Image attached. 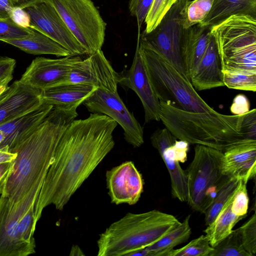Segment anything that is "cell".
<instances>
[{
  "label": "cell",
  "instance_id": "1",
  "mask_svg": "<svg viewBox=\"0 0 256 256\" xmlns=\"http://www.w3.org/2000/svg\"><path fill=\"white\" fill-rule=\"evenodd\" d=\"M117 125L110 117L97 113L68 124L57 144L35 206L36 224L47 206L53 204L56 210H63L114 148L112 134Z\"/></svg>",
  "mask_w": 256,
  "mask_h": 256
},
{
  "label": "cell",
  "instance_id": "2",
  "mask_svg": "<svg viewBox=\"0 0 256 256\" xmlns=\"http://www.w3.org/2000/svg\"><path fill=\"white\" fill-rule=\"evenodd\" d=\"M78 107H54L19 146L10 169L0 184V196L12 204L21 201L36 206L57 144L68 124L78 116Z\"/></svg>",
  "mask_w": 256,
  "mask_h": 256
},
{
  "label": "cell",
  "instance_id": "3",
  "mask_svg": "<svg viewBox=\"0 0 256 256\" xmlns=\"http://www.w3.org/2000/svg\"><path fill=\"white\" fill-rule=\"evenodd\" d=\"M160 102V119L177 139L223 152L230 146L247 140L242 127L244 114L191 112Z\"/></svg>",
  "mask_w": 256,
  "mask_h": 256
},
{
  "label": "cell",
  "instance_id": "4",
  "mask_svg": "<svg viewBox=\"0 0 256 256\" xmlns=\"http://www.w3.org/2000/svg\"><path fill=\"white\" fill-rule=\"evenodd\" d=\"M180 222L174 216L156 210L128 212L100 234L97 256H127L156 242Z\"/></svg>",
  "mask_w": 256,
  "mask_h": 256
},
{
  "label": "cell",
  "instance_id": "5",
  "mask_svg": "<svg viewBox=\"0 0 256 256\" xmlns=\"http://www.w3.org/2000/svg\"><path fill=\"white\" fill-rule=\"evenodd\" d=\"M139 44L150 84L160 101L188 112L216 111L200 96L190 80L165 57L154 50Z\"/></svg>",
  "mask_w": 256,
  "mask_h": 256
},
{
  "label": "cell",
  "instance_id": "6",
  "mask_svg": "<svg viewBox=\"0 0 256 256\" xmlns=\"http://www.w3.org/2000/svg\"><path fill=\"white\" fill-rule=\"evenodd\" d=\"M210 29L222 67L256 70V18L234 15Z\"/></svg>",
  "mask_w": 256,
  "mask_h": 256
},
{
  "label": "cell",
  "instance_id": "7",
  "mask_svg": "<svg viewBox=\"0 0 256 256\" xmlns=\"http://www.w3.org/2000/svg\"><path fill=\"white\" fill-rule=\"evenodd\" d=\"M194 150V158L186 170L187 202L192 209L204 214L228 178L222 172L223 152L200 144H196Z\"/></svg>",
  "mask_w": 256,
  "mask_h": 256
},
{
  "label": "cell",
  "instance_id": "8",
  "mask_svg": "<svg viewBox=\"0 0 256 256\" xmlns=\"http://www.w3.org/2000/svg\"><path fill=\"white\" fill-rule=\"evenodd\" d=\"M48 0L86 54L101 50L106 24L92 0Z\"/></svg>",
  "mask_w": 256,
  "mask_h": 256
},
{
  "label": "cell",
  "instance_id": "9",
  "mask_svg": "<svg viewBox=\"0 0 256 256\" xmlns=\"http://www.w3.org/2000/svg\"><path fill=\"white\" fill-rule=\"evenodd\" d=\"M190 1L178 0L154 30L148 34L143 32L138 37L140 44L160 52L187 78L182 46L186 30V8Z\"/></svg>",
  "mask_w": 256,
  "mask_h": 256
},
{
  "label": "cell",
  "instance_id": "10",
  "mask_svg": "<svg viewBox=\"0 0 256 256\" xmlns=\"http://www.w3.org/2000/svg\"><path fill=\"white\" fill-rule=\"evenodd\" d=\"M82 104L89 112L104 114L114 120L122 128L125 140L133 147L138 148L144 144L143 128L127 108L118 91L96 88Z\"/></svg>",
  "mask_w": 256,
  "mask_h": 256
},
{
  "label": "cell",
  "instance_id": "11",
  "mask_svg": "<svg viewBox=\"0 0 256 256\" xmlns=\"http://www.w3.org/2000/svg\"><path fill=\"white\" fill-rule=\"evenodd\" d=\"M30 20V28L46 35L68 50L72 56L86 51L69 30L52 4L44 0L24 8Z\"/></svg>",
  "mask_w": 256,
  "mask_h": 256
},
{
  "label": "cell",
  "instance_id": "12",
  "mask_svg": "<svg viewBox=\"0 0 256 256\" xmlns=\"http://www.w3.org/2000/svg\"><path fill=\"white\" fill-rule=\"evenodd\" d=\"M118 84L134 91L140 98L144 112L146 122L160 121V106L158 98L150 84L146 67L140 53L139 41L129 70L118 73Z\"/></svg>",
  "mask_w": 256,
  "mask_h": 256
},
{
  "label": "cell",
  "instance_id": "13",
  "mask_svg": "<svg viewBox=\"0 0 256 256\" xmlns=\"http://www.w3.org/2000/svg\"><path fill=\"white\" fill-rule=\"evenodd\" d=\"M81 60L78 56L58 59L36 58L19 80L41 90L65 84L72 69Z\"/></svg>",
  "mask_w": 256,
  "mask_h": 256
},
{
  "label": "cell",
  "instance_id": "14",
  "mask_svg": "<svg viewBox=\"0 0 256 256\" xmlns=\"http://www.w3.org/2000/svg\"><path fill=\"white\" fill-rule=\"evenodd\" d=\"M65 84H84L110 92H117L118 74L101 50L78 62Z\"/></svg>",
  "mask_w": 256,
  "mask_h": 256
},
{
  "label": "cell",
  "instance_id": "15",
  "mask_svg": "<svg viewBox=\"0 0 256 256\" xmlns=\"http://www.w3.org/2000/svg\"><path fill=\"white\" fill-rule=\"evenodd\" d=\"M106 178L112 203L133 205L139 200L144 182L133 162L126 161L107 170Z\"/></svg>",
  "mask_w": 256,
  "mask_h": 256
},
{
  "label": "cell",
  "instance_id": "16",
  "mask_svg": "<svg viewBox=\"0 0 256 256\" xmlns=\"http://www.w3.org/2000/svg\"><path fill=\"white\" fill-rule=\"evenodd\" d=\"M150 140L152 146L162 158L169 172L172 197L182 202H187L186 172L174 158L173 145L177 138L165 128L154 132Z\"/></svg>",
  "mask_w": 256,
  "mask_h": 256
},
{
  "label": "cell",
  "instance_id": "17",
  "mask_svg": "<svg viewBox=\"0 0 256 256\" xmlns=\"http://www.w3.org/2000/svg\"><path fill=\"white\" fill-rule=\"evenodd\" d=\"M42 91L19 80L7 86L0 94V124L40 105Z\"/></svg>",
  "mask_w": 256,
  "mask_h": 256
},
{
  "label": "cell",
  "instance_id": "18",
  "mask_svg": "<svg viewBox=\"0 0 256 256\" xmlns=\"http://www.w3.org/2000/svg\"><path fill=\"white\" fill-rule=\"evenodd\" d=\"M256 170V140H246L232 145L224 152L222 174L247 184L254 178Z\"/></svg>",
  "mask_w": 256,
  "mask_h": 256
},
{
  "label": "cell",
  "instance_id": "19",
  "mask_svg": "<svg viewBox=\"0 0 256 256\" xmlns=\"http://www.w3.org/2000/svg\"><path fill=\"white\" fill-rule=\"evenodd\" d=\"M52 105L42 103L37 108L10 121L0 124L4 136L0 148L8 146L16 152L19 146L36 129L53 108Z\"/></svg>",
  "mask_w": 256,
  "mask_h": 256
},
{
  "label": "cell",
  "instance_id": "20",
  "mask_svg": "<svg viewBox=\"0 0 256 256\" xmlns=\"http://www.w3.org/2000/svg\"><path fill=\"white\" fill-rule=\"evenodd\" d=\"M222 70V60L210 33L206 50L190 76V82L196 90L224 86Z\"/></svg>",
  "mask_w": 256,
  "mask_h": 256
},
{
  "label": "cell",
  "instance_id": "21",
  "mask_svg": "<svg viewBox=\"0 0 256 256\" xmlns=\"http://www.w3.org/2000/svg\"><path fill=\"white\" fill-rule=\"evenodd\" d=\"M210 36V29L198 24L186 30L182 53L186 76L190 80L206 50Z\"/></svg>",
  "mask_w": 256,
  "mask_h": 256
},
{
  "label": "cell",
  "instance_id": "22",
  "mask_svg": "<svg viewBox=\"0 0 256 256\" xmlns=\"http://www.w3.org/2000/svg\"><path fill=\"white\" fill-rule=\"evenodd\" d=\"M96 88L84 84H63L42 90V100L54 107L78 106Z\"/></svg>",
  "mask_w": 256,
  "mask_h": 256
},
{
  "label": "cell",
  "instance_id": "23",
  "mask_svg": "<svg viewBox=\"0 0 256 256\" xmlns=\"http://www.w3.org/2000/svg\"><path fill=\"white\" fill-rule=\"evenodd\" d=\"M237 14L256 18V0H214L210 12L198 24L210 28Z\"/></svg>",
  "mask_w": 256,
  "mask_h": 256
},
{
  "label": "cell",
  "instance_id": "24",
  "mask_svg": "<svg viewBox=\"0 0 256 256\" xmlns=\"http://www.w3.org/2000/svg\"><path fill=\"white\" fill-rule=\"evenodd\" d=\"M3 42L30 54H52L64 57L72 56L70 52L60 44L35 30L32 34L25 38L5 40Z\"/></svg>",
  "mask_w": 256,
  "mask_h": 256
},
{
  "label": "cell",
  "instance_id": "25",
  "mask_svg": "<svg viewBox=\"0 0 256 256\" xmlns=\"http://www.w3.org/2000/svg\"><path fill=\"white\" fill-rule=\"evenodd\" d=\"M232 195L214 221L207 226L208 227L204 230L206 236L212 247L228 236L232 232L234 226L244 218L237 216L232 212L231 209Z\"/></svg>",
  "mask_w": 256,
  "mask_h": 256
},
{
  "label": "cell",
  "instance_id": "26",
  "mask_svg": "<svg viewBox=\"0 0 256 256\" xmlns=\"http://www.w3.org/2000/svg\"><path fill=\"white\" fill-rule=\"evenodd\" d=\"M190 220L188 215L160 240L145 247L150 256H166L175 246L186 242L192 234Z\"/></svg>",
  "mask_w": 256,
  "mask_h": 256
},
{
  "label": "cell",
  "instance_id": "27",
  "mask_svg": "<svg viewBox=\"0 0 256 256\" xmlns=\"http://www.w3.org/2000/svg\"><path fill=\"white\" fill-rule=\"evenodd\" d=\"M224 86L229 88L255 92L256 70L222 67Z\"/></svg>",
  "mask_w": 256,
  "mask_h": 256
},
{
  "label": "cell",
  "instance_id": "28",
  "mask_svg": "<svg viewBox=\"0 0 256 256\" xmlns=\"http://www.w3.org/2000/svg\"><path fill=\"white\" fill-rule=\"evenodd\" d=\"M238 180L228 178L221 186L204 213L205 224L208 226L214 221L222 208L232 196L238 185Z\"/></svg>",
  "mask_w": 256,
  "mask_h": 256
},
{
  "label": "cell",
  "instance_id": "29",
  "mask_svg": "<svg viewBox=\"0 0 256 256\" xmlns=\"http://www.w3.org/2000/svg\"><path fill=\"white\" fill-rule=\"evenodd\" d=\"M213 248L209 256H251L244 248L236 230Z\"/></svg>",
  "mask_w": 256,
  "mask_h": 256
},
{
  "label": "cell",
  "instance_id": "30",
  "mask_svg": "<svg viewBox=\"0 0 256 256\" xmlns=\"http://www.w3.org/2000/svg\"><path fill=\"white\" fill-rule=\"evenodd\" d=\"M213 250L208 237L201 235L180 248L172 250L166 256H209Z\"/></svg>",
  "mask_w": 256,
  "mask_h": 256
},
{
  "label": "cell",
  "instance_id": "31",
  "mask_svg": "<svg viewBox=\"0 0 256 256\" xmlns=\"http://www.w3.org/2000/svg\"><path fill=\"white\" fill-rule=\"evenodd\" d=\"M214 0H190L186 8L185 28H188L201 22L210 12Z\"/></svg>",
  "mask_w": 256,
  "mask_h": 256
},
{
  "label": "cell",
  "instance_id": "32",
  "mask_svg": "<svg viewBox=\"0 0 256 256\" xmlns=\"http://www.w3.org/2000/svg\"><path fill=\"white\" fill-rule=\"evenodd\" d=\"M178 0H154L144 20L148 34L154 30L165 14Z\"/></svg>",
  "mask_w": 256,
  "mask_h": 256
},
{
  "label": "cell",
  "instance_id": "33",
  "mask_svg": "<svg viewBox=\"0 0 256 256\" xmlns=\"http://www.w3.org/2000/svg\"><path fill=\"white\" fill-rule=\"evenodd\" d=\"M244 248L251 256L256 254V215L254 212L240 227L236 229Z\"/></svg>",
  "mask_w": 256,
  "mask_h": 256
},
{
  "label": "cell",
  "instance_id": "34",
  "mask_svg": "<svg viewBox=\"0 0 256 256\" xmlns=\"http://www.w3.org/2000/svg\"><path fill=\"white\" fill-rule=\"evenodd\" d=\"M248 203L246 183L240 180L232 195L231 209L232 212L237 216L245 217L248 212Z\"/></svg>",
  "mask_w": 256,
  "mask_h": 256
},
{
  "label": "cell",
  "instance_id": "35",
  "mask_svg": "<svg viewBox=\"0 0 256 256\" xmlns=\"http://www.w3.org/2000/svg\"><path fill=\"white\" fill-rule=\"evenodd\" d=\"M32 28H24L17 25L10 18L0 19V40L25 38L34 32Z\"/></svg>",
  "mask_w": 256,
  "mask_h": 256
},
{
  "label": "cell",
  "instance_id": "36",
  "mask_svg": "<svg viewBox=\"0 0 256 256\" xmlns=\"http://www.w3.org/2000/svg\"><path fill=\"white\" fill-rule=\"evenodd\" d=\"M154 0H130L128 9L130 15L137 20L138 34Z\"/></svg>",
  "mask_w": 256,
  "mask_h": 256
},
{
  "label": "cell",
  "instance_id": "37",
  "mask_svg": "<svg viewBox=\"0 0 256 256\" xmlns=\"http://www.w3.org/2000/svg\"><path fill=\"white\" fill-rule=\"evenodd\" d=\"M242 127L247 140H256V110H250L244 114Z\"/></svg>",
  "mask_w": 256,
  "mask_h": 256
},
{
  "label": "cell",
  "instance_id": "38",
  "mask_svg": "<svg viewBox=\"0 0 256 256\" xmlns=\"http://www.w3.org/2000/svg\"><path fill=\"white\" fill-rule=\"evenodd\" d=\"M16 64L14 59L0 56V84L8 86L12 79V74Z\"/></svg>",
  "mask_w": 256,
  "mask_h": 256
},
{
  "label": "cell",
  "instance_id": "39",
  "mask_svg": "<svg viewBox=\"0 0 256 256\" xmlns=\"http://www.w3.org/2000/svg\"><path fill=\"white\" fill-rule=\"evenodd\" d=\"M10 18L20 26L30 28V16L24 8L13 7L10 13Z\"/></svg>",
  "mask_w": 256,
  "mask_h": 256
},
{
  "label": "cell",
  "instance_id": "40",
  "mask_svg": "<svg viewBox=\"0 0 256 256\" xmlns=\"http://www.w3.org/2000/svg\"><path fill=\"white\" fill-rule=\"evenodd\" d=\"M250 108V102L247 97L242 94H238L234 98L230 110L234 115H242L248 112Z\"/></svg>",
  "mask_w": 256,
  "mask_h": 256
},
{
  "label": "cell",
  "instance_id": "41",
  "mask_svg": "<svg viewBox=\"0 0 256 256\" xmlns=\"http://www.w3.org/2000/svg\"><path fill=\"white\" fill-rule=\"evenodd\" d=\"M13 7L11 0H0V19L10 18V13Z\"/></svg>",
  "mask_w": 256,
  "mask_h": 256
},
{
  "label": "cell",
  "instance_id": "42",
  "mask_svg": "<svg viewBox=\"0 0 256 256\" xmlns=\"http://www.w3.org/2000/svg\"><path fill=\"white\" fill-rule=\"evenodd\" d=\"M16 153L10 152L8 146L0 148V164L10 162L16 158Z\"/></svg>",
  "mask_w": 256,
  "mask_h": 256
},
{
  "label": "cell",
  "instance_id": "43",
  "mask_svg": "<svg viewBox=\"0 0 256 256\" xmlns=\"http://www.w3.org/2000/svg\"><path fill=\"white\" fill-rule=\"evenodd\" d=\"M44 0H11L14 7L25 8Z\"/></svg>",
  "mask_w": 256,
  "mask_h": 256
},
{
  "label": "cell",
  "instance_id": "44",
  "mask_svg": "<svg viewBox=\"0 0 256 256\" xmlns=\"http://www.w3.org/2000/svg\"><path fill=\"white\" fill-rule=\"evenodd\" d=\"M12 162L0 164V184L7 176L11 167Z\"/></svg>",
  "mask_w": 256,
  "mask_h": 256
},
{
  "label": "cell",
  "instance_id": "45",
  "mask_svg": "<svg viewBox=\"0 0 256 256\" xmlns=\"http://www.w3.org/2000/svg\"><path fill=\"white\" fill-rule=\"evenodd\" d=\"M127 256H150V252L144 248L133 251L129 253Z\"/></svg>",
  "mask_w": 256,
  "mask_h": 256
},
{
  "label": "cell",
  "instance_id": "46",
  "mask_svg": "<svg viewBox=\"0 0 256 256\" xmlns=\"http://www.w3.org/2000/svg\"><path fill=\"white\" fill-rule=\"evenodd\" d=\"M70 256H84V254L78 245H74L70 250Z\"/></svg>",
  "mask_w": 256,
  "mask_h": 256
},
{
  "label": "cell",
  "instance_id": "47",
  "mask_svg": "<svg viewBox=\"0 0 256 256\" xmlns=\"http://www.w3.org/2000/svg\"><path fill=\"white\" fill-rule=\"evenodd\" d=\"M4 138V136L2 132L0 131V146Z\"/></svg>",
  "mask_w": 256,
  "mask_h": 256
},
{
  "label": "cell",
  "instance_id": "48",
  "mask_svg": "<svg viewBox=\"0 0 256 256\" xmlns=\"http://www.w3.org/2000/svg\"><path fill=\"white\" fill-rule=\"evenodd\" d=\"M7 86L3 85L0 86V94L5 90Z\"/></svg>",
  "mask_w": 256,
  "mask_h": 256
},
{
  "label": "cell",
  "instance_id": "49",
  "mask_svg": "<svg viewBox=\"0 0 256 256\" xmlns=\"http://www.w3.org/2000/svg\"><path fill=\"white\" fill-rule=\"evenodd\" d=\"M1 85H2V84H0V86H1ZM3 86H4V85H3Z\"/></svg>",
  "mask_w": 256,
  "mask_h": 256
}]
</instances>
